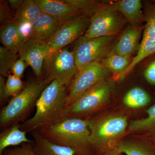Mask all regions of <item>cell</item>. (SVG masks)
<instances>
[{
	"instance_id": "cell-1",
	"label": "cell",
	"mask_w": 155,
	"mask_h": 155,
	"mask_svg": "<svg viewBox=\"0 0 155 155\" xmlns=\"http://www.w3.org/2000/svg\"><path fill=\"white\" fill-rule=\"evenodd\" d=\"M38 130L51 142L72 149L76 155H91L88 119L62 118Z\"/></svg>"
},
{
	"instance_id": "cell-2",
	"label": "cell",
	"mask_w": 155,
	"mask_h": 155,
	"mask_svg": "<svg viewBox=\"0 0 155 155\" xmlns=\"http://www.w3.org/2000/svg\"><path fill=\"white\" fill-rule=\"evenodd\" d=\"M67 87L53 80L42 92L33 117L20 124L25 132L38 130L60 119L66 106Z\"/></svg>"
},
{
	"instance_id": "cell-3",
	"label": "cell",
	"mask_w": 155,
	"mask_h": 155,
	"mask_svg": "<svg viewBox=\"0 0 155 155\" xmlns=\"http://www.w3.org/2000/svg\"><path fill=\"white\" fill-rule=\"evenodd\" d=\"M51 82L48 79L29 81L18 94L12 98L0 114V125L6 128L19 124L35 106L42 92Z\"/></svg>"
},
{
	"instance_id": "cell-4",
	"label": "cell",
	"mask_w": 155,
	"mask_h": 155,
	"mask_svg": "<svg viewBox=\"0 0 155 155\" xmlns=\"http://www.w3.org/2000/svg\"><path fill=\"white\" fill-rule=\"evenodd\" d=\"M127 125V117L123 115L90 119L89 142L92 148L101 150L110 147L125 133Z\"/></svg>"
},
{
	"instance_id": "cell-5",
	"label": "cell",
	"mask_w": 155,
	"mask_h": 155,
	"mask_svg": "<svg viewBox=\"0 0 155 155\" xmlns=\"http://www.w3.org/2000/svg\"><path fill=\"white\" fill-rule=\"evenodd\" d=\"M78 71L74 52L67 48L50 54L45 60L43 69L44 78L57 81L67 88Z\"/></svg>"
},
{
	"instance_id": "cell-6",
	"label": "cell",
	"mask_w": 155,
	"mask_h": 155,
	"mask_svg": "<svg viewBox=\"0 0 155 155\" xmlns=\"http://www.w3.org/2000/svg\"><path fill=\"white\" fill-rule=\"evenodd\" d=\"M111 91V87L109 84L104 80L101 81L64 108L59 119H80L81 116L91 114L106 104L110 95Z\"/></svg>"
},
{
	"instance_id": "cell-7",
	"label": "cell",
	"mask_w": 155,
	"mask_h": 155,
	"mask_svg": "<svg viewBox=\"0 0 155 155\" xmlns=\"http://www.w3.org/2000/svg\"><path fill=\"white\" fill-rule=\"evenodd\" d=\"M119 14L113 4L103 5L91 16L89 26L83 36L87 38L114 36L123 25Z\"/></svg>"
},
{
	"instance_id": "cell-8",
	"label": "cell",
	"mask_w": 155,
	"mask_h": 155,
	"mask_svg": "<svg viewBox=\"0 0 155 155\" xmlns=\"http://www.w3.org/2000/svg\"><path fill=\"white\" fill-rule=\"evenodd\" d=\"M114 36L87 38L81 36L76 41L74 55L78 70L86 65L102 61L110 51Z\"/></svg>"
},
{
	"instance_id": "cell-9",
	"label": "cell",
	"mask_w": 155,
	"mask_h": 155,
	"mask_svg": "<svg viewBox=\"0 0 155 155\" xmlns=\"http://www.w3.org/2000/svg\"><path fill=\"white\" fill-rule=\"evenodd\" d=\"M107 70L99 62L86 65L78 70L67 91L65 107L97 84L104 80Z\"/></svg>"
},
{
	"instance_id": "cell-10",
	"label": "cell",
	"mask_w": 155,
	"mask_h": 155,
	"mask_svg": "<svg viewBox=\"0 0 155 155\" xmlns=\"http://www.w3.org/2000/svg\"><path fill=\"white\" fill-rule=\"evenodd\" d=\"M143 14L145 25L139 49L129 67L118 75L119 78L126 76L145 58L155 54V2L146 6Z\"/></svg>"
},
{
	"instance_id": "cell-11",
	"label": "cell",
	"mask_w": 155,
	"mask_h": 155,
	"mask_svg": "<svg viewBox=\"0 0 155 155\" xmlns=\"http://www.w3.org/2000/svg\"><path fill=\"white\" fill-rule=\"evenodd\" d=\"M90 23V18L84 14L63 22L54 35L48 41L53 52L77 40L84 31L86 32Z\"/></svg>"
},
{
	"instance_id": "cell-12",
	"label": "cell",
	"mask_w": 155,
	"mask_h": 155,
	"mask_svg": "<svg viewBox=\"0 0 155 155\" xmlns=\"http://www.w3.org/2000/svg\"><path fill=\"white\" fill-rule=\"evenodd\" d=\"M52 52L47 42L33 38L22 44L18 50L19 58L31 67L39 81L44 79V63L47 57Z\"/></svg>"
},
{
	"instance_id": "cell-13",
	"label": "cell",
	"mask_w": 155,
	"mask_h": 155,
	"mask_svg": "<svg viewBox=\"0 0 155 155\" xmlns=\"http://www.w3.org/2000/svg\"><path fill=\"white\" fill-rule=\"evenodd\" d=\"M144 28L138 25H131L123 31L119 39L111 49L108 56L118 55L130 58L139 49V39Z\"/></svg>"
},
{
	"instance_id": "cell-14",
	"label": "cell",
	"mask_w": 155,
	"mask_h": 155,
	"mask_svg": "<svg viewBox=\"0 0 155 155\" xmlns=\"http://www.w3.org/2000/svg\"><path fill=\"white\" fill-rule=\"evenodd\" d=\"M42 13L64 22L82 15L79 10L65 2L64 0H35Z\"/></svg>"
},
{
	"instance_id": "cell-15",
	"label": "cell",
	"mask_w": 155,
	"mask_h": 155,
	"mask_svg": "<svg viewBox=\"0 0 155 155\" xmlns=\"http://www.w3.org/2000/svg\"><path fill=\"white\" fill-rule=\"evenodd\" d=\"M63 22L55 17L41 12L34 25L31 38L48 42Z\"/></svg>"
},
{
	"instance_id": "cell-16",
	"label": "cell",
	"mask_w": 155,
	"mask_h": 155,
	"mask_svg": "<svg viewBox=\"0 0 155 155\" xmlns=\"http://www.w3.org/2000/svg\"><path fill=\"white\" fill-rule=\"evenodd\" d=\"M33 149L37 155H76L75 150L54 144L45 138L38 130L31 131Z\"/></svg>"
},
{
	"instance_id": "cell-17",
	"label": "cell",
	"mask_w": 155,
	"mask_h": 155,
	"mask_svg": "<svg viewBox=\"0 0 155 155\" xmlns=\"http://www.w3.org/2000/svg\"><path fill=\"white\" fill-rule=\"evenodd\" d=\"M116 11L124 16L132 25L137 26L143 20L144 14L142 11L141 2L139 0H121L113 3Z\"/></svg>"
},
{
	"instance_id": "cell-18",
	"label": "cell",
	"mask_w": 155,
	"mask_h": 155,
	"mask_svg": "<svg viewBox=\"0 0 155 155\" xmlns=\"http://www.w3.org/2000/svg\"><path fill=\"white\" fill-rule=\"evenodd\" d=\"M27 132L20 129V124L7 127L0 134V155L9 147L18 146L25 143H32L26 137Z\"/></svg>"
},
{
	"instance_id": "cell-19",
	"label": "cell",
	"mask_w": 155,
	"mask_h": 155,
	"mask_svg": "<svg viewBox=\"0 0 155 155\" xmlns=\"http://www.w3.org/2000/svg\"><path fill=\"white\" fill-rule=\"evenodd\" d=\"M0 39L4 47L18 54V50L23 42L19 35L15 20L1 25Z\"/></svg>"
},
{
	"instance_id": "cell-20",
	"label": "cell",
	"mask_w": 155,
	"mask_h": 155,
	"mask_svg": "<svg viewBox=\"0 0 155 155\" xmlns=\"http://www.w3.org/2000/svg\"><path fill=\"white\" fill-rule=\"evenodd\" d=\"M41 13L35 0H23L22 5L14 14V19L27 21L34 25Z\"/></svg>"
},
{
	"instance_id": "cell-21",
	"label": "cell",
	"mask_w": 155,
	"mask_h": 155,
	"mask_svg": "<svg viewBox=\"0 0 155 155\" xmlns=\"http://www.w3.org/2000/svg\"><path fill=\"white\" fill-rule=\"evenodd\" d=\"M151 97L144 89L135 87L130 89L125 95L123 104L127 107L138 108L145 107L150 102Z\"/></svg>"
},
{
	"instance_id": "cell-22",
	"label": "cell",
	"mask_w": 155,
	"mask_h": 155,
	"mask_svg": "<svg viewBox=\"0 0 155 155\" xmlns=\"http://www.w3.org/2000/svg\"><path fill=\"white\" fill-rule=\"evenodd\" d=\"M146 118L130 122L129 130L133 132L145 131L155 135V104L146 111Z\"/></svg>"
},
{
	"instance_id": "cell-23",
	"label": "cell",
	"mask_w": 155,
	"mask_h": 155,
	"mask_svg": "<svg viewBox=\"0 0 155 155\" xmlns=\"http://www.w3.org/2000/svg\"><path fill=\"white\" fill-rule=\"evenodd\" d=\"M130 58L118 55L107 56L101 61L102 65L107 71L116 75L124 72L131 63Z\"/></svg>"
},
{
	"instance_id": "cell-24",
	"label": "cell",
	"mask_w": 155,
	"mask_h": 155,
	"mask_svg": "<svg viewBox=\"0 0 155 155\" xmlns=\"http://www.w3.org/2000/svg\"><path fill=\"white\" fill-rule=\"evenodd\" d=\"M19 55L4 47H0V74L3 77H8L11 66L17 60Z\"/></svg>"
},
{
	"instance_id": "cell-25",
	"label": "cell",
	"mask_w": 155,
	"mask_h": 155,
	"mask_svg": "<svg viewBox=\"0 0 155 155\" xmlns=\"http://www.w3.org/2000/svg\"><path fill=\"white\" fill-rule=\"evenodd\" d=\"M116 148L127 155H154L148 148L135 143L122 142L117 145Z\"/></svg>"
},
{
	"instance_id": "cell-26",
	"label": "cell",
	"mask_w": 155,
	"mask_h": 155,
	"mask_svg": "<svg viewBox=\"0 0 155 155\" xmlns=\"http://www.w3.org/2000/svg\"><path fill=\"white\" fill-rule=\"evenodd\" d=\"M64 1L79 10L82 14L87 15L90 17L97 9L103 5L99 2L91 0H64Z\"/></svg>"
},
{
	"instance_id": "cell-27",
	"label": "cell",
	"mask_w": 155,
	"mask_h": 155,
	"mask_svg": "<svg viewBox=\"0 0 155 155\" xmlns=\"http://www.w3.org/2000/svg\"><path fill=\"white\" fill-rule=\"evenodd\" d=\"M7 77L6 92L9 97L15 96L22 90L25 85L20 78L11 74H9Z\"/></svg>"
},
{
	"instance_id": "cell-28",
	"label": "cell",
	"mask_w": 155,
	"mask_h": 155,
	"mask_svg": "<svg viewBox=\"0 0 155 155\" xmlns=\"http://www.w3.org/2000/svg\"><path fill=\"white\" fill-rule=\"evenodd\" d=\"M33 142V141H32ZM2 155H37L35 152L32 143H25L18 146L8 148Z\"/></svg>"
},
{
	"instance_id": "cell-29",
	"label": "cell",
	"mask_w": 155,
	"mask_h": 155,
	"mask_svg": "<svg viewBox=\"0 0 155 155\" xmlns=\"http://www.w3.org/2000/svg\"><path fill=\"white\" fill-rule=\"evenodd\" d=\"M15 20L17 24L19 35L22 39L23 43H24L31 39L34 25L27 21L20 20Z\"/></svg>"
},
{
	"instance_id": "cell-30",
	"label": "cell",
	"mask_w": 155,
	"mask_h": 155,
	"mask_svg": "<svg viewBox=\"0 0 155 155\" xmlns=\"http://www.w3.org/2000/svg\"><path fill=\"white\" fill-rule=\"evenodd\" d=\"M0 20L2 24L14 21V14L9 7L7 1H1Z\"/></svg>"
},
{
	"instance_id": "cell-31",
	"label": "cell",
	"mask_w": 155,
	"mask_h": 155,
	"mask_svg": "<svg viewBox=\"0 0 155 155\" xmlns=\"http://www.w3.org/2000/svg\"><path fill=\"white\" fill-rule=\"evenodd\" d=\"M27 66L28 65L25 61L22 58H19L11 66V71L12 75L21 78L23 76L24 71Z\"/></svg>"
},
{
	"instance_id": "cell-32",
	"label": "cell",
	"mask_w": 155,
	"mask_h": 155,
	"mask_svg": "<svg viewBox=\"0 0 155 155\" xmlns=\"http://www.w3.org/2000/svg\"><path fill=\"white\" fill-rule=\"evenodd\" d=\"M147 81L152 85H155V60L148 66L144 72Z\"/></svg>"
},
{
	"instance_id": "cell-33",
	"label": "cell",
	"mask_w": 155,
	"mask_h": 155,
	"mask_svg": "<svg viewBox=\"0 0 155 155\" xmlns=\"http://www.w3.org/2000/svg\"><path fill=\"white\" fill-rule=\"evenodd\" d=\"M9 97L7 94L6 90V82L4 77L0 75V100L3 102Z\"/></svg>"
},
{
	"instance_id": "cell-34",
	"label": "cell",
	"mask_w": 155,
	"mask_h": 155,
	"mask_svg": "<svg viewBox=\"0 0 155 155\" xmlns=\"http://www.w3.org/2000/svg\"><path fill=\"white\" fill-rule=\"evenodd\" d=\"M23 0H9L7 1L11 11H12L13 14H15L16 11H17L19 7L22 5Z\"/></svg>"
},
{
	"instance_id": "cell-35",
	"label": "cell",
	"mask_w": 155,
	"mask_h": 155,
	"mask_svg": "<svg viewBox=\"0 0 155 155\" xmlns=\"http://www.w3.org/2000/svg\"><path fill=\"white\" fill-rule=\"evenodd\" d=\"M122 154L116 148L114 149L109 151L103 155H122Z\"/></svg>"
}]
</instances>
